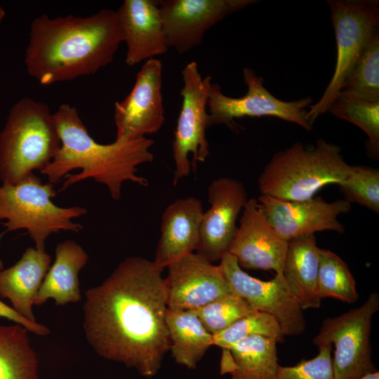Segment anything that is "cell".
<instances>
[{"instance_id":"1","label":"cell","mask_w":379,"mask_h":379,"mask_svg":"<svg viewBox=\"0 0 379 379\" xmlns=\"http://www.w3.org/2000/svg\"><path fill=\"white\" fill-rule=\"evenodd\" d=\"M163 270L144 258L128 257L84 293L83 328L88 344L99 356L147 378L158 373L170 349Z\"/></svg>"},{"instance_id":"2","label":"cell","mask_w":379,"mask_h":379,"mask_svg":"<svg viewBox=\"0 0 379 379\" xmlns=\"http://www.w3.org/2000/svg\"><path fill=\"white\" fill-rule=\"evenodd\" d=\"M122 36L116 11L102 9L88 17L49 18L30 25L25 63L42 85L93 74L114 59Z\"/></svg>"},{"instance_id":"3","label":"cell","mask_w":379,"mask_h":379,"mask_svg":"<svg viewBox=\"0 0 379 379\" xmlns=\"http://www.w3.org/2000/svg\"><path fill=\"white\" fill-rule=\"evenodd\" d=\"M61 147L52 161L40 172L51 184L66 178L61 191L85 179L105 185L111 197L118 200L124 182L147 186L145 178L136 174L137 166L153 161L150 148L154 141L146 137L100 144L90 135L77 109L61 105L53 114Z\"/></svg>"},{"instance_id":"4","label":"cell","mask_w":379,"mask_h":379,"mask_svg":"<svg viewBox=\"0 0 379 379\" xmlns=\"http://www.w3.org/2000/svg\"><path fill=\"white\" fill-rule=\"evenodd\" d=\"M350 167L338 145L322 138L311 148L296 142L273 154L258 176V185L260 195L303 201L326 185L339 183Z\"/></svg>"},{"instance_id":"5","label":"cell","mask_w":379,"mask_h":379,"mask_svg":"<svg viewBox=\"0 0 379 379\" xmlns=\"http://www.w3.org/2000/svg\"><path fill=\"white\" fill-rule=\"evenodd\" d=\"M61 140L48 105L22 98L11 108L0 133V180L15 185L53 159Z\"/></svg>"},{"instance_id":"6","label":"cell","mask_w":379,"mask_h":379,"mask_svg":"<svg viewBox=\"0 0 379 379\" xmlns=\"http://www.w3.org/2000/svg\"><path fill=\"white\" fill-rule=\"evenodd\" d=\"M56 194L53 184L43 183L34 173L15 185L0 186V220H6L4 234L26 230L35 248L44 250L51 234L81 231L82 225L72 220L85 215L86 209L58 206L51 200Z\"/></svg>"},{"instance_id":"7","label":"cell","mask_w":379,"mask_h":379,"mask_svg":"<svg viewBox=\"0 0 379 379\" xmlns=\"http://www.w3.org/2000/svg\"><path fill=\"white\" fill-rule=\"evenodd\" d=\"M334 28L337 57L333 77L321 98L309 106L306 119L314 121L327 112L340 93L349 74L370 41L379 32L378 0H328Z\"/></svg>"},{"instance_id":"8","label":"cell","mask_w":379,"mask_h":379,"mask_svg":"<svg viewBox=\"0 0 379 379\" xmlns=\"http://www.w3.org/2000/svg\"><path fill=\"white\" fill-rule=\"evenodd\" d=\"M378 309L379 295L373 292L361 306L324 320L313 342L317 346H335L332 358L335 379H360L376 371L370 334L372 317Z\"/></svg>"},{"instance_id":"9","label":"cell","mask_w":379,"mask_h":379,"mask_svg":"<svg viewBox=\"0 0 379 379\" xmlns=\"http://www.w3.org/2000/svg\"><path fill=\"white\" fill-rule=\"evenodd\" d=\"M182 87L180 91L182 105L172 142L175 163L173 185L190 173L188 156H192V168L204 162L210 154L206 138L208 128V98L211 77H202L197 62L187 63L181 72Z\"/></svg>"},{"instance_id":"10","label":"cell","mask_w":379,"mask_h":379,"mask_svg":"<svg viewBox=\"0 0 379 379\" xmlns=\"http://www.w3.org/2000/svg\"><path fill=\"white\" fill-rule=\"evenodd\" d=\"M246 93L240 98L225 95L218 84L211 83L208 98V127L225 124L234 127V119L243 117H273L294 123L306 131L312 126L306 119V107L312 99L284 101L274 97L264 86V79L249 67L243 69Z\"/></svg>"},{"instance_id":"11","label":"cell","mask_w":379,"mask_h":379,"mask_svg":"<svg viewBox=\"0 0 379 379\" xmlns=\"http://www.w3.org/2000/svg\"><path fill=\"white\" fill-rule=\"evenodd\" d=\"M232 293L244 298L255 311L272 315L284 335H298L306 326L298 300L291 293L283 274H276L270 281H262L245 272L235 256L225 253L218 265Z\"/></svg>"},{"instance_id":"12","label":"cell","mask_w":379,"mask_h":379,"mask_svg":"<svg viewBox=\"0 0 379 379\" xmlns=\"http://www.w3.org/2000/svg\"><path fill=\"white\" fill-rule=\"evenodd\" d=\"M162 71L159 60L145 61L129 94L121 102H115L116 140L145 137L162 128L165 121Z\"/></svg>"},{"instance_id":"13","label":"cell","mask_w":379,"mask_h":379,"mask_svg":"<svg viewBox=\"0 0 379 379\" xmlns=\"http://www.w3.org/2000/svg\"><path fill=\"white\" fill-rule=\"evenodd\" d=\"M255 0H161L159 8L166 44L185 54L201 44L206 32L228 15Z\"/></svg>"},{"instance_id":"14","label":"cell","mask_w":379,"mask_h":379,"mask_svg":"<svg viewBox=\"0 0 379 379\" xmlns=\"http://www.w3.org/2000/svg\"><path fill=\"white\" fill-rule=\"evenodd\" d=\"M257 200L268 222L286 241L321 231L343 234L345 227L338 218L351 209V204L344 199L328 202L321 197H314L286 201L260 195Z\"/></svg>"},{"instance_id":"15","label":"cell","mask_w":379,"mask_h":379,"mask_svg":"<svg viewBox=\"0 0 379 379\" xmlns=\"http://www.w3.org/2000/svg\"><path fill=\"white\" fill-rule=\"evenodd\" d=\"M245 187L230 177L214 179L208 188L210 207L204 211L197 252L211 262L228 253L237 230V221L248 200Z\"/></svg>"},{"instance_id":"16","label":"cell","mask_w":379,"mask_h":379,"mask_svg":"<svg viewBox=\"0 0 379 379\" xmlns=\"http://www.w3.org/2000/svg\"><path fill=\"white\" fill-rule=\"evenodd\" d=\"M167 267L169 308L195 310L232 293L220 266L197 253L187 254Z\"/></svg>"},{"instance_id":"17","label":"cell","mask_w":379,"mask_h":379,"mask_svg":"<svg viewBox=\"0 0 379 379\" xmlns=\"http://www.w3.org/2000/svg\"><path fill=\"white\" fill-rule=\"evenodd\" d=\"M288 243L268 222L258 200L249 199L241 213L228 253L236 257L241 268L283 274Z\"/></svg>"},{"instance_id":"18","label":"cell","mask_w":379,"mask_h":379,"mask_svg":"<svg viewBox=\"0 0 379 379\" xmlns=\"http://www.w3.org/2000/svg\"><path fill=\"white\" fill-rule=\"evenodd\" d=\"M127 47L125 62L133 66L168 51L159 1L125 0L116 11Z\"/></svg>"},{"instance_id":"19","label":"cell","mask_w":379,"mask_h":379,"mask_svg":"<svg viewBox=\"0 0 379 379\" xmlns=\"http://www.w3.org/2000/svg\"><path fill=\"white\" fill-rule=\"evenodd\" d=\"M203 213L201 201L194 197L178 199L165 208L153 260L158 267H167L197 251Z\"/></svg>"},{"instance_id":"20","label":"cell","mask_w":379,"mask_h":379,"mask_svg":"<svg viewBox=\"0 0 379 379\" xmlns=\"http://www.w3.org/2000/svg\"><path fill=\"white\" fill-rule=\"evenodd\" d=\"M51 262L45 250L29 247L17 262L0 270V297L29 321H36L32 306Z\"/></svg>"},{"instance_id":"21","label":"cell","mask_w":379,"mask_h":379,"mask_svg":"<svg viewBox=\"0 0 379 379\" xmlns=\"http://www.w3.org/2000/svg\"><path fill=\"white\" fill-rule=\"evenodd\" d=\"M55 252V261L46 274L35 305H41L48 299L54 300L56 305H64L81 298L79 273L87 263V253L70 239L58 244Z\"/></svg>"},{"instance_id":"22","label":"cell","mask_w":379,"mask_h":379,"mask_svg":"<svg viewBox=\"0 0 379 379\" xmlns=\"http://www.w3.org/2000/svg\"><path fill=\"white\" fill-rule=\"evenodd\" d=\"M277 343L272 338L251 335L222 349L220 375L230 374V379H274Z\"/></svg>"},{"instance_id":"23","label":"cell","mask_w":379,"mask_h":379,"mask_svg":"<svg viewBox=\"0 0 379 379\" xmlns=\"http://www.w3.org/2000/svg\"><path fill=\"white\" fill-rule=\"evenodd\" d=\"M319 249L314 234L288 243L283 276L302 310L321 305L317 287Z\"/></svg>"},{"instance_id":"24","label":"cell","mask_w":379,"mask_h":379,"mask_svg":"<svg viewBox=\"0 0 379 379\" xmlns=\"http://www.w3.org/2000/svg\"><path fill=\"white\" fill-rule=\"evenodd\" d=\"M166 323L170 338L169 350L175 361L188 369H196L213 345V335L190 310L168 307Z\"/></svg>"},{"instance_id":"25","label":"cell","mask_w":379,"mask_h":379,"mask_svg":"<svg viewBox=\"0 0 379 379\" xmlns=\"http://www.w3.org/2000/svg\"><path fill=\"white\" fill-rule=\"evenodd\" d=\"M22 326L0 325V379H39V361Z\"/></svg>"},{"instance_id":"26","label":"cell","mask_w":379,"mask_h":379,"mask_svg":"<svg viewBox=\"0 0 379 379\" xmlns=\"http://www.w3.org/2000/svg\"><path fill=\"white\" fill-rule=\"evenodd\" d=\"M360 128L368 136L366 154L379 159V100L371 101L340 93L328 111Z\"/></svg>"},{"instance_id":"27","label":"cell","mask_w":379,"mask_h":379,"mask_svg":"<svg viewBox=\"0 0 379 379\" xmlns=\"http://www.w3.org/2000/svg\"><path fill=\"white\" fill-rule=\"evenodd\" d=\"M318 293L322 300L333 298L352 304L359 298L356 282L347 265L337 254L319 249Z\"/></svg>"},{"instance_id":"28","label":"cell","mask_w":379,"mask_h":379,"mask_svg":"<svg viewBox=\"0 0 379 379\" xmlns=\"http://www.w3.org/2000/svg\"><path fill=\"white\" fill-rule=\"evenodd\" d=\"M340 93L379 100V32L373 36L349 74Z\"/></svg>"},{"instance_id":"29","label":"cell","mask_w":379,"mask_h":379,"mask_svg":"<svg viewBox=\"0 0 379 379\" xmlns=\"http://www.w3.org/2000/svg\"><path fill=\"white\" fill-rule=\"evenodd\" d=\"M344 199L379 213V170L368 166H351L337 184Z\"/></svg>"},{"instance_id":"30","label":"cell","mask_w":379,"mask_h":379,"mask_svg":"<svg viewBox=\"0 0 379 379\" xmlns=\"http://www.w3.org/2000/svg\"><path fill=\"white\" fill-rule=\"evenodd\" d=\"M251 335L274 338L277 343L284 340L278 321L270 314L255 311L240 319L221 332L213 335V345L228 348L239 340Z\"/></svg>"},{"instance_id":"31","label":"cell","mask_w":379,"mask_h":379,"mask_svg":"<svg viewBox=\"0 0 379 379\" xmlns=\"http://www.w3.org/2000/svg\"><path fill=\"white\" fill-rule=\"evenodd\" d=\"M190 310L212 335L221 332L237 321L255 312L244 298L234 293Z\"/></svg>"},{"instance_id":"32","label":"cell","mask_w":379,"mask_h":379,"mask_svg":"<svg viewBox=\"0 0 379 379\" xmlns=\"http://www.w3.org/2000/svg\"><path fill=\"white\" fill-rule=\"evenodd\" d=\"M318 354L293 366H278L274 379H335L330 344L318 346Z\"/></svg>"},{"instance_id":"33","label":"cell","mask_w":379,"mask_h":379,"mask_svg":"<svg viewBox=\"0 0 379 379\" xmlns=\"http://www.w3.org/2000/svg\"><path fill=\"white\" fill-rule=\"evenodd\" d=\"M0 317L18 324L25 327L28 331L32 332L39 336H46L50 333L46 326L32 321L18 313L12 307L8 306L0 300Z\"/></svg>"},{"instance_id":"34","label":"cell","mask_w":379,"mask_h":379,"mask_svg":"<svg viewBox=\"0 0 379 379\" xmlns=\"http://www.w3.org/2000/svg\"><path fill=\"white\" fill-rule=\"evenodd\" d=\"M360 379H379V372L375 371L368 374L365 375Z\"/></svg>"},{"instance_id":"35","label":"cell","mask_w":379,"mask_h":379,"mask_svg":"<svg viewBox=\"0 0 379 379\" xmlns=\"http://www.w3.org/2000/svg\"><path fill=\"white\" fill-rule=\"evenodd\" d=\"M5 15H6V13L4 11V10L3 9V8L1 6H0V22L3 20V18H4Z\"/></svg>"},{"instance_id":"36","label":"cell","mask_w":379,"mask_h":379,"mask_svg":"<svg viewBox=\"0 0 379 379\" xmlns=\"http://www.w3.org/2000/svg\"><path fill=\"white\" fill-rule=\"evenodd\" d=\"M4 269V263L3 262L0 260V270Z\"/></svg>"}]
</instances>
